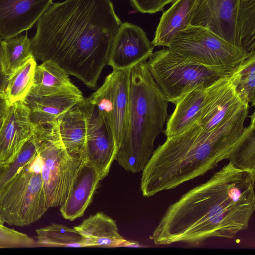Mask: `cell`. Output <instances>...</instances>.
Instances as JSON below:
<instances>
[{
  "mask_svg": "<svg viewBox=\"0 0 255 255\" xmlns=\"http://www.w3.org/2000/svg\"><path fill=\"white\" fill-rule=\"evenodd\" d=\"M111 0H66L52 4L37 21L31 40L36 60L51 61L94 88L108 64L121 24Z\"/></svg>",
  "mask_w": 255,
  "mask_h": 255,
  "instance_id": "obj_1",
  "label": "cell"
},
{
  "mask_svg": "<svg viewBox=\"0 0 255 255\" xmlns=\"http://www.w3.org/2000/svg\"><path fill=\"white\" fill-rule=\"evenodd\" d=\"M255 172L230 162L169 206L154 229L156 245L232 239L248 229L255 210Z\"/></svg>",
  "mask_w": 255,
  "mask_h": 255,
  "instance_id": "obj_2",
  "label": "cell"
},
{
  "mask_svg": "<svg viewBox=\"0 0 255 255\" xmlns=\"http://www.w3.org/2000/svg\"><path fill=\"white\" fill-rule=\"evenodd\" d=\"M250 106L245 104L216 128L206 131L195 120L180 133L166 137L142 169L140 190L149 197L214 169L229 158L244 128Z\"/></svg>",
  "mask_w": 255,
  "mask_h": 255,
  "instance_id": "obj_3",
  "label": "cell"
},
{
  "mask_svg": "<svg viewBox=\"0 0 255 255\" xmlns=\"http://www.w3.org/2000/svg\"><path fill=\"white\" fill-rule=\"evenodd\" d=\"M168 102L152 77L147 61L131 68L126 128L116 160L133 173L142 170L163 132Z\"/></svg>",
  "mask_w": 255,
  "mask_h": 255,
  "instance_id": "obj_4",
  "label": "cell"
},
{
  "mask_svg": "<svg viewBox=\"0 0 255 255\" xmlns=\"http://www.w3.org/2000/svg\"><path fill=\"white\" fill-rule=\"evenodd\" d=\"M60 121L46 125L33 124L32 133L41 159V176L48 208L60 207L64 203L85 159L72 155L64 146L60 133Z\"/></svg>",
  "mask_w": 255,
  "mask_h": 255,
  "instance_id": "obj_5",
  "label": "cell"
},
{
  "mask_svg": "<svg viewBox=\"0 0 255 255\" xmlns=\"http://www.w3.org/2000/svg\"><path fill=\"white\" fill-rule=\"evenodd\" d=\"M190 24L255 53V0H196Z\"/></svg>",
  "mask_w": 255,
  "mask_h": 255,
  "instance_id": "obj_6",
  "label": "cell"
},
{
  "mask_svg": "<svg viewBox=\"0 0 255 255\" xmlns=\"http://www.w3.org/2000/svg\"><path fill=\"white\" fill-rule=\"evenodd\" d=\"M147 65L157 86L168 102L175 104L186 94L207 87L233 70L207 67L163 48L152 54Z\"/></svg>",
  "mask_w": 255,
  "mask_h": 255,
  "instance_id": "obj_7",
  "label": "cell"
},
{
  "mask_svg": "<svg viewBox=\"0 0 255 255\" xmlns=\"http://www.w3.org/2000/svg\"><path fill=\"white\" fill-rule=\"evenodd\" d=\"M42 162L35 156L0 190V220L25 226L40 219L49 209L41 176Z\"/></svg>",
  "mask_w": 255,
  "mask_h": 255,
  "instance_id": "obj_8",
  "label": "cell"
},
{
  "mask_svg": "<svg viewBox=\"0 0 255 255\" xmlns=\"http://www.w3.org/2000/svg\"><path fill=\"white\" fill-rule=\"evenodd\" d=\"M167 48L201 65L231 70L252 54L205 27L192 25L178 33Z\"/></svg>",
  "mask_w": 255,
  "mask_h": 255,
  "instance_id": "obj_9",
  "label": "cell"
},
{
  "mask_svg": "<svg viewBox=\"0 0 255 255\" xmlns=\"http://www.w3.org/2000/svg\"><path fill=\"white\" fill-rule=\"evenodd\" d=\"M131 69L113 70L102 85L89 97L102 117L118 150L126 128Z\"/></svg>",
  "mask_w": 255,
  "mask_h": 255,
  "instance_id": "obj_10",
  "label": "cell"
},
{
  "mask_svg": "<svg viewBox=\"0 0 255 255\" xmlns=\"http://www.w3.org/2000/svg\"><path fill=\"white\" fill-rule=\"evenodd\" d=\"M153 49L141 28L128 22L122 23L111 45L107 65L113 70L131 68L147 61L153 54Z\"/></svg>",
  "mask_w": 255,
  "mask_h": 255,
  "instance_id": "obj_11",
  "label": "cell"
},
{
  "mask_svg": "<svg viewBox=\"0 0 255 255\" xmlns=\"http://www.w3.org/2000/svg\"><path fill=\"white\" fill-rule=\"evenodd\" d=\"M89 100L85 159L95 167L102 180L108 174L116 160L118 149L109 134L102 117L89 99Z\"/></svg>",
  "mask_w": 255,
  "mask_h": 255,
  "instance_id": "obj_12",
  "label": "cell"
},
{
  "mask_svg": "<svg viewBox=\"0 0 255 255\" xmlns=\"http://www.w3.org/2000/svg\"><path fill=\"white\" fill-rule=\"evenodd\" d=\"M30 110L23 102L9 105L0 127V166L11 163L32 134Z\"/></svg>",
  "mask_w": 255,
  "mask_h": 255,
  "instance_id": "obj_13",
  "label": "cell"
},
{
  "mask_svg": "<svg viewBox=\"0 0 255 255\" xmlns=\"http://www.w3.org/2000/svg\"><path fill=\"white\" fill-rule=\"evenodd\" d=\"M244 104L236 92L231 75L222 77L210 85L207 101L196 121L203 130H213Z\"/></svg>",
  "mask_w": 255,
  "mask_h": 255,
  "instance_id": "obj_14",
  "label": "cell"
},
{
  "mask_svg": "<svg viewBox=\"0 0 255 255\" xmlns=\"http://www.w3.org/2000/svg\"><path fill=\"white\" fill-rule=\"evenodd\" d=\"M53 0H0V37L8 39L31 28Z\"/></svg>",
  "mask_w": 255,
  "mask_h": 255,
  "instance_id": "obj_15",
  "label": "cell"
},
{
  "mask_svg": "<svg viewBox=\"0 0 255 255\" xmlns=\"http://www.w3.org/2000/svg\"><path fill=\"white\" fill-rule=\"evenodd\" d=\"M100 181L95 167L85 159L72 182L65 202L60 207V213L64 219L72 221L84 215Z\"/></svg>",
  "mask_w": 255,
  "mask_h": 255,
  "instance_id": "obj_16",
  "label": "cell"
},
{
  "mask_svg": "<svg viewBox=\"0 0 255 255\" xmlns=\"http://www.w3.org/2000/svg\"><path fill=\"white\" fill-rule=\"evenodd\" d=\"M83 98L81 91L65 92L43 96H27L23 103L30 110V118L33 125H46L60 121Z\"/></svg>",
  "mask_w": 255,
  "mask_h": 255,
  "instance_id": "obj_17",
  "label": "cell"
},
{
  "mask_svg": "<svg viewBox=\"0 0 255 255\" xmlns=\"http://www.w3.org/2000/svg\"><path fill=\"white\" fill-rule=\"evenodd\" d=\"M74 228L83 237L88 247H124L127 241L119 233L116 221L102 212L90 216Z\"/></svg>",
  "mask_w": 255,
  "mask_h": 255,
  "instance_id": "obj_18",
  "label": "cell"
},
{
  "mask_svg": "<svg viewBox=\"0 0 255 255\" xmlns=\"http://www.w3.org/2000/svg\"><path fill=\"white\" fill-rule=\"evenodd\" d=\"M89 98L70 109L60 121L59 129L63 143L73 155L85 159L84 147L88 128Z\"/></svg>",
  "mask_w": 255,
  "mask_h": 255,
  "instance_id": "obj_19",
  "label": "cell"
},
{
  "mask_svg": "<svg viewBox=\"0 0 255 255\" xmlns=\"http://www.w3.org/2000/svg\"><path fill=\"white\" fill-rule=\"evenodd\" d=\"M196 1V0H176L163 12L151 42L154 47H168L178 33L191 25Z\"/></svg>",
  "mask_w": 255,
  "mask_h": 255,
  "instance_id": "obj_20",
  "label": "cell"
},
{
  "mask_svg": "<svg viewBox=\"0 0 255 255\" xmlns=\"http://www.w3.org/2000/svg\"><path fill=\"white\" fill-rule=\"evenodd\" d=\"M210 86L191 91L175 104L163 131L166 137L184 131L197 120L207 101Z\"/></svg>",
  "mask_w": 255,
  "mask_h": 255,
  "instance_id": "obj_21",
  "label": "cell"
},
{
  "mask_svg": "<svg viewBox=\"0 0 255 255\" xmlns=\"http://www.w3.org/2000/svg\"><path fill=\"white\" fill-rule=\"evenodd\" d=\"M69 75L51 61L37 65L33 84L28 96H43L65 92H79L69 78Z\"/></svg>",
  "mask_w": 255,
  "mask_h": 255,
  "instance_id": "obj_22",
  "label": "cell"
},
{
  "mask_svg": "<svg viewBox=\"0 0 255 255\" xmlns=\"http://www.w3.org/2000/svg\"><path fill=\"white\" fill-rule=\"evenodd\" d=\"M34 237L38 246L46 247H88L83 237L74 228L52 223L36 230Z\"/></svg>",
  "mask_w": 255,
  "mask_h": 255,
  "instance_id": "obj_23",
  "label": "cell"
},
{
  "mask_svg": "<svg viewBox=\"0 0 255 255\" xmlns=\"http://www.w3.org/2000/svg\"><path fill=\"white\" fill-rule=\"evenodd\" d=\"M231 150L228 159L236 168L255 172V113Z\"/></svg>",
  "mask_w": 255,
  "mask_h": 255,
  "instance_id": "obj_24",
  "label": "cell"
},
{
  "mask_svg": "<svg viewBox=\"0 0 255 255\" xmlns=\"http://www.w3.org/2000/svg\"><path fill=\"white\" fill-rule=\"evenodd\" d=\"M37 63L30 57L8 77L4 96L8 105L23 102L31 88Z\"/></svg>",
  "mask_w": 255,
  "mask_h": 255,
  "instance_id": "obj_25",
  "label": "cell"
},
{
  "mask_svg": "<svg viewBox=\"0 0 255 255\" xmlns=\"http://www.w3.org/2000/svg\"><path fill=\"white\" fill-rule=\"evenodd\" d=\"M231 77L236 92L246 105L255 106V53L250 54L233 70Z\"/></svg>",
  "mask_w": 255,
  "mask_h": 255,
  "instance_id": "obj_26",
  "label": "cell"
},
{
  "mask_svg": "<svg viewBox=\"0 0 255 255\" xmlns=\"http://www.w3.org/2000/svg\"><path fill=\"white\" fill-rule=\"evenodd\" d=\"M3 66L8 77L30 57L33 56L31 40L27 34L3 39Z\"/></svg>",
  "mask_w": 255,
  "mask_h": 255,
  "instance_id": "obj_27",
  "label": "cell"
},
{
  "mask_svg": "<svg viewBox=\"0 0 255 255\" xmlns=\"http://www.w3.org/2000/svg\"><path fill=\"white\" fill-rule=\"evenodd\" d=\"M36 154V144L33 133L10 164L0 166V190L28 163Z\"/></svg>",
  "mask_w": 255,
  "mask_h": 255,
  "instance_id": "obj_28",
  "label": "cell"
},
{
  "mask_svg": "<svg viewBox=\"0 0 255 255\" xmlns=\"http://www.w3.org/2000/svg\"><path fill=\"white\" fill-rule=\"evenodd\" d=\"M35 246V240L25 234L4 226L0 220V249L31 248Z\"/></svg>",
  "mask_w": 255,
  "mask_h": 255,
  "instance_id": "obj_29",
  "label": "cell"
},
{
  "mask_svg": "<svg viewBox=\"0 0 255 255\" xmlns=\"http://www.w3.org/2000/svg\"><path fill=\"white\" fill-rule=\"evenodd\" d=\"M176 0H129L133 8L142 13L153 14L163 11L164 7Z\"/></svg>",
  "mask_w": 255,
  "mask_h": 255,
  "instance_id": "obj_30",
  "label": "cell"
},
{
  "mask_svg": "<svg viewBox=\"0 0 255 255\" xmlns=\"http://www.w3.org/2000/svg\"><path fill=\"white\" fill-rule=\"evenodd\" d=\"M2 42L3 39L0 37V93L4 96L7 84L8 77L5 74L3 70V49Z\"/></svg>",
  "mask_w": 255,
  "mask_h": 255,
  "instance_id": "obj_31",
  "label": "cell"
},
{
  "mask_svg": "<svg viewBox=\"0 0 255 255\" xmlns=\"http://www.w3.org/2000/svg\"><path fill=\"white\" fill-rule=\"evenodd\" d=\"M8 103L4 97H0V119H2L4 115L7 108Z\"/></svg>",
  "mask_w": 255,
  "mask_h": 255,
  "instance_id": "obj_32",
  "label": "cell"
},
{
  "mask_svg": "<svg viewBox=\"0 0 255 255\" xmlns=\"http://www.w3.org/2000/svg\"><path fill=\"white\" fill-rule=\"evenodd\" d=\"M2 119H0V127L1 124V123H2Z\"/></svg>",
  "mask_w": 255,
  "mask_h": 255,
  "instance_id": "obj_33",
  "label": "cell"
},
{
  "mask_svg": "<svg viewBox=\"0 0 255 255\" xmlns=\"http://www.w3.org/2000/svg\"><path fill=\"white\" fill-rule=\"evenodd\" d=\"M0 97H4V96H3L2 95H1L0 93Z\"/></svg>",
  "mask_w": 255,
  "mask_h": 255,
  "instance_id": "obj_34",
  "label": "cell"
}]
</instances>
